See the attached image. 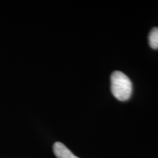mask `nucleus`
<instances>
[{"label": "nucleus", "instance_id": "nucleus-2", "mask_svg": "<svg viewBox=\"0 0 158 158\" xmlns=\"http://www.w3.org/2000/svg\"><path fill=\"white\" fill-rule=\"evenodd\" d=\"M53 149L57 158H79L61 142H56L54 144Z\"/></svg>", "mask_w": 158, "mask_h": 158}, {"label": "nucleus", "instance_id": "nucleus-1", "mask_svg": "<svg viewBox=\"0 0 158 158\" xmlns=\"http://www.w3.org/2000/svg\"><path fill=\"white\" fill-rule=\"evenodd\" d=\"M110 89L117 100L126 101L131 96L133 85L125 74L121 71H114L110 76Z\"/></svg>", "mask_w": 158, "mask_h": 158}, {"label": "nucleus", "instance_id": "nucleus-3", "mask_svg": "<svg viewBox=\"0 0 158 158\" xmlns=\"http://www.w3.org/2000/svg\"><path fill=\"white\" fill-rule=\"evenodd\" d=\"M149 43L153 49H158V28L155 27L152 29L149 35Z\"/></svg>", "mask_w": 158, "mask_h": 158}]
</instances>
